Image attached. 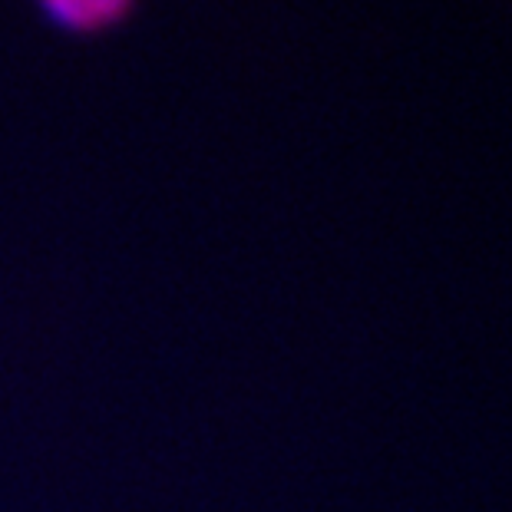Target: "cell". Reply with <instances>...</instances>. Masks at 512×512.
Masks as SVG:
<instances>
[{
  "label": "cell",
  "instance_id": "2",
  "mask_svg": "<svg viewBox=\"0 0 512 512\" xmlns=\"http://www.w3.org/2000/svg\"><path fill=\"white\" fill-rule=\"evenodd\" d=\"M133 7H136V0H90L96 30L123 24V20L129 17V10H133Z\"/></svg>",
  "mask_w": 512,
  "mask_h": 512
},
{
  "label": "cell",
  "instance_id": "1",
  "mask_svg": "<svg viewBox=\"0 0 512 512\" xmlns=\"http://www.w3.org/2000/svg\"><path fill=\"white\" fill-rule=\"evenodd\" d=\"M37 4L60 30H70V34H96L90 0H37Z\"/></svg>",
  "mask_w": 512,
  "mask_h": 512
}]
</instances>
